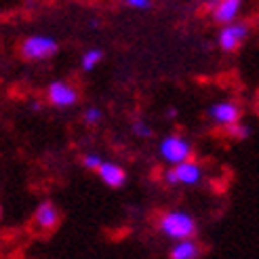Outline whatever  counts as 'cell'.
Masks as SVG:
<instances>
[{
	"mask_svg": "<svg viewBox=\"0 0 259 259\" xmlns=\"http://www.w3.org/2000/svg\"><path fill=\"white\" fill-rule=\"evenodd\" d=\"M160 230L164 236H169L173 240H186V238H194L196 234V222L194 217L184 213V211H169L160 217L158 222Z\"/></svg>",
	"mask_w": 259,
	"mask_h": 259,
	"instance_id": "6da1fadb",
	"label": "cell"
},
{
	"mask_svg": "<svg viewBox=\"0 0 259 259\" xmlns=\"http://www.w3.org/2000/svg\"><path fill=\"white\" fill-rule=\"evenodd\" d=\"M249 34H251V25L249 23H242V21L224 23L222 32H219V36H217V42L226 51V53H234V51H238L244 42H247Z\"/></svg>",
	"mask_w": 259,
	"mask_h": 259,
	"instance_id": "7a4b0ae2",
	"label": "cell"
},
{
	"mask_svg": "<svg viewBox=\"0 0 259 259\" xmlns=\"http://www.w3.org/2000/svg\"><path fill=\"white\" fill-rule=\"evenodd\" d=\"M21 55L30 61L49 59L57 53V42L51 36H30L21 42Z\"/></svg>",
	"mask_w": 259,
	"mask_h": 259,
	"instance_id": "3957f363",
	"label": "cell"
},
{
	"mask_svg": "<svg viewBox=\"0 0 259 259\" xmlns=\"http://www.w3.org/2000/svg\"><path fill=\"white\" fill-rule=\"evenodd\" d=\"M160 156L171 164L190 160L192 146H190V141L186 137H181V135H166L160 141Z\"/></svg>",
	"mask_w": 259,
	"mask_h": 259,
	"instance_id": "277c9868",
	"label": "cell"
},
{
	"mask_svg": "<svg viewBox=\"0 0 259 259\" xmlns=\"http://www.w3.org/2000/svg\"><path fill=\"white\" fill-rule=\"evenodd\" d=\"M49 103L55 106L59 110H66V108H72L76 106L78 101V91H76L74 84L66 82V80H55L49 84Z\"/></svg>",
	"mask_w": 259,
	"mask_h": 259,
	"instance_id": "5b68a950",
	"label": "cell"
},
{
	"mask_svg": "<svg viewBox=\"0 0 259 259\" xmlns=\"http://www.w3.org/2000/svg\"><path fill=\"white\" fill-rule=\"evenodd\" d=\"M200 179H202L200 164L192 162V160L177 162L169 171V175H166V181L173 184V186H177V184H181V186H196V184H200Z\"/></svg>",
	"mask_w": 259,
	"mask_h": 259,
	"instance_id": "8992f818",
	"label": "cell"
},
{
	"mask_svg": "<svg viewBox=\"0 0 259 259\" xmlns=\"http://www.w3.org/2000/svg\"><path fill=\"white\" fill-rule=\"evenodd\" d=\"M209 116L217 124L230 126V124H234V122L240 120L242 112H240V106L236 101H217L209 108Z\"/></svg>",
	"mask_w": 259,
	"mask_h": 259,
	"instance_id": "52a82bcc",
	"label": "cell"
},
{
	"mask_svg": "<svg viewBox=\"0 0 259 259\" xmlns=\"http://www.w3.org/2000/svg\"><path fill=\"white\" fill-rule=\"evenodd\" d=\"M34 224L45 230V232H51V230H55L57 224H59V211H57V206L51 202V200H45L38 204V209L34 213Z\"/></svg>",
	"mask_w": 259,
	"mask_h": 259,
	"instance_id": "ba28073f",
	"label": "cell"
},
{
	"mask_svg": "<svg viewBox=\"0 0 259 259\" xmlns=\"http://www.w3.org/2000/svg\"><path fill=\"white\" fill-rule=\"evenodd\" d=\"M95 173L101 177L103 184L110 186V188H122V186L126 184V171L122 169V166L114 164V162L101 160V164L97 166Z\"/></svg>",
	"mask_w": 259,
	"mask_h": 259,
	"instance_id": "9c48e42d",
	"label": "cell"
},
{
	"mask_svg": "<svg viewBox=\"0 0 259 259\" xmlns=\"http://www.w3.org/2000/svg\"><path fill=\"white\" fill-rule=\"evenodd\" d=\"M242 9V0H217L213 7V19L217 23H232Z\"/></svg>",
	"mask_w": 259,
	"mask_h": 259,
	"instance_id": "30bf717a",
	"label": "cell"
},
{
	"mask_svg": "<svg viewBox=\"0 0 259 259\" xmlns=\"http://www.w3.org/2000/svg\"><path fill=\"white\" fill-rule=\"evenodd\" d=\"M200 253H202L200 244L196 240H192V238H186V240L175 242V247L171 249L169 257L171 259H198Z\"/></svg>",
	"mask_w": 259,
	"mask_h": 259,
	"instance_id": "8fae6325",
	"label": "cell"
},
{
	"mask_svg": "<svg viewBox=\"0 0 259 259\" xmlns=\"http://www.w3.org/2000/svg\"><path fill=\"white\" fill-rule=\"evenodd\" d=\"M103 59V51L101 49H89L87 53L82 55V70L84 72H91L99 66V61Z\"/></svg>",
	"mask_w": 259,
	"mask_h": 259,
	"instance_id": "7c38bea8",
	"label": "cell"
},
{
	"mask_svg": "<svg viewBox=\"0 0 259 259\" xmlns=\"http://www.w3.org/2000/svg\"><path fill=\"white\" fill-rule=\"evenodd\" d=\"M228 128V133H230V137H234V139H249L251 137V126L249 124H244V122H234V124H230V126H226Z\"/></svg>",
	"mask_w": 259,
	"mask_h": 259,
	"instance_id": "4fadbf2b",
	"label": "cell"
},
{
	"mask_svg": "<svg viewBox=\"0 0 259 259\" xmlns=\"http://www.w3.org/2000/svg\"><path fill=\"white\" fill-rule=\"evenodd\" d=\"M101 118H103V112L99 108H87V112H84V122L87 124H97Z\"/></svg>",
	"mask_w": 259,
	"mask_h": 259,
	"instance_id": "5bb4252c",
	"label": "cell"
},
{
	"mask_svg": "<svg viewBox=\"0 0 259 259\" xmlns=\"http://www.w3.org/2000/svg\"><path fill=\"white\" fill-rule=\"evenodd\" d=\"M133 133L146 139V137H152V133H154V131H152V126H150V124H146L144 120H137V122L133 124Z\"/></svg>",
	"mask_w": 259,
	"mask_h": 259,
	"instance_id": "9a60e30c",
	"label": "cell"
},
{
	"mask_svg": "<svg viewBox=\"0 0 259 259\" xmlns=\"http://www.w3.org/2000/svg\"><path fill=\"white\" fill-rule=\"evenodd\" d=\"M82 164L87 166V169H91V171H97V166L101 164V158L97 156V154H84Z\"/></svg>",
	"mask_w": 259,
	"mask_h": 259,
	"instance_id": "2e32d148",
	"label": "cell"
},
{
	"mask_svg": "<svg viewBox=\"0 0 259 259\" xmlns=\"http://www.w3.org/2000/svg\"><path fill=\"white\" fill-rule=\"evenodd\" d=\"M126 5L133 7V9H150L152 0H126Z\"/></svg>",
	"mask_w": 259,
	"mask_h": 259,
	"instance_id": "e0dca14e",
	"label": "cell"
},
{
	"mask_svg": "<svg viewBox=\"0 0 259 259\" xmlns=\"http://www.w3.org/2000/svg\"><path fill=\"white\" fill-rule=\"evenodd\" d=\"M166 116H169V118H171V116H177V110H169V112H166Z\"/></svg>",
	"mask_w": 259,
	"mask_h": 259,
	"instance_id": "ac0fdd59",
	"label": "cell"
},
{
	"mask_svg": "<svg viewBox=\"0 0 259 259\" xmlns=\"http://www.w3.org/2000/svg\"><path fill=\"white\" fill-rule=\"evenodd\" d=\"M0 215H3V206H0Z\"/></svg>",
	"mask_w": 259,
	"mask_h": 259,
	"instance_id": "d6986e66",
	"label": "cell"
}]
</instances>
